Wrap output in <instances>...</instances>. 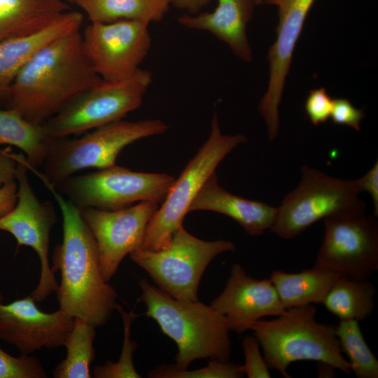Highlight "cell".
Instances as JSON below:
<instances>
[{"label":"cell","mask_w":378,"mask_h":378,"mask_svg":"<svg viewBox=\"0 0 378 378\" xmlns=\"http://www.w3.org/2000/svg\"><path fill=\"white\" fill-rule=\"evenodd\" d=\"M102 82L76 30L41 48L20 70L7 94V108L43 125L66 105Z\"/></svg>","instance_id":"obj_1"},{"label":"cell","mask_w":378,"mask_h":378,"mask_svg":"<svg viewBox=\"0 0 378 378\" xmlns=\"http://www.w3.org/2000/svg\"><path fill=\"white\" fill-rule=\"evenodd\" d=\"M39 178L52 193L62 216V241L55 248L51 267L61 273L56 290L59 309L95 328L104 326L115 309L118 294L102 275L95 239L80 209L46 178Z\"/></svg>","instance_id":"obj_2"},{"label":"cell","mask_w":378,"mask_h":378,"mask_svg":"<svg viewBox=\"0 0 378 378\" xmlns=\"http://www.w3.org/2000/svg\"><path fill=\"white\" fill-rule=\"evenodd\" d=\"M139 286L145 315L176 344V367L188 369L197 359L230 361V330L225 316L211 304L175 299L144 279Z\"/></svg>","instance_id":"obj_3"},{"label":"cell","mask_w":378,"mask_h":378,"mask_svg":"<svg viewBox=\"0 0 378 378\" xmlns=\"http://www.w3.org/2000/svg\"><path fill=\"white\" fill-rule=\"evenodd\" d=\"M316 316V309L309 304L286 309L274 319H260L248 325L270 370L290 378V364L312 360L330 365L348 375L351 373L342 355L336 326L319 323Z\"/></svg>","instance_id":"obj_4"},{"label":"cell","mask_w":378,"mask_h":378,"mask_svg":"<svg viewBox=\"0 0 378 378\" xmlns=\"http://www.w3.org/2000/svg\"><path fill=\"white\" fill-rule=\"evenodd\" d=\"M168 128L159 119H122L94 129L80 138L49 140L43 171L34 169L33 172L56 186L81 170L115 165L125 147L143 138L162 134Z\"/></svg>","instance_id":"obj_5"},{"label":"cell","mask_w":378,"mask_h":378,"mask_svg":"<svg viewBox=\"0 0 378 378\" xmlns=\"http://www.w3.org/2000/svg\"><path fill=\"white\" fill-rule=\"evenodd\" d=\"M245 142L246 138L241 134H223L214 112L208 139L175 179L150 220L139 249L155 251L168 246L174 233L183 226L184 217L206 181L234 148Z\"/></svg>","instance_id":"obj_6"},{"label":"cell","mask_w":378,"mask_h":378,"mask_svg":"<svg viewBox=\"0 0 378 378\" xmlns=\"http://www.w3.org/2000/svg\"><path fill=\"white\" fill-rule=\"evenodd\" d=\"M356 180L330 176L309 166L301 167V180L277 207L271 231L290 239L321 219L365 214Z\"/></svg>","instance_id":"obj_7"},{"label":"cell","mask_w":378,"mask_h":378,"mask_svg":"<svg viewBox=\"0 0 378 378\" xmlns=\"http://www.w3.org/2000/svg\"><path fill=\"white\" fill-rule=\"evenodd\" d=\"M235 251L232 241L203 240L182 226L164 248L137 249L130 255L160 289L175 299L196 301L202 276L210 262L220 254Z\"/></svg>","instance_id":"obj_8"},{"label":"cell","mask_w":378,"mask_h":378,"mask_svg":"<svg viewBox=\"0 0 378 378\" xmlns=\"http://www.w3.org/2000/svg\"><path fill=\"white\" fill-rule=\"evenodd\" d=\"M152 80L151 72L140 68L126 79L102 80L42 125L46 137L64 139L122 120L141 106Z\"/></svg>","instance_id":"obj_9"},{"label":"cell","mask_w":378,"mask_h":378,"mask_svg":"<svg viewBox=\"0 0 378 378\" xmlns=\"http://www.w3.org/2000/svg\"><path fill=\"white\" fill-rule=\"evenodd\" d=\"M175 178L167 174L144 173L118 166L73 175L56 189L80 209L117 210L136 202L162 203Z\"/></svg>","instance_id":"obj_10"},{"label":"cell","mask_w":378,"mask_h":378,"mask_svg":"<svg viewBox=\"0 0 378 378\" xmlns=\"http://www.w3.org/2000/svg\"><path fill=\"white\" fill-rule=\"evenodd\" d=\"M16 160L17 202L10 211L0 217V230L11 234L18 247H31L38 255L40 278L30 295L39 302L56 292L59 286L48 260L50 234L57 216L52 204L39 200L29 183L24 155L16 153Z\"/></svg>","instance_id":"obj_11"},{"label":"cell","mask_w":378,"mask_h":378,"mask_svg":"<svg viewBox=\"0 0 378 378\" xmlns=\"http://www.w3.org/2000/svg\"><path fill=\"white\" fill-rule=\"evenodd\" d=\"M314 267L370 279L378 270V222L365 214L325 218Z\"/></svg>","instance_id":"obj_12"},{"label":"cell","mask_w":378,"mask_h":378,"mask_svg":"<svg viewBox=\"0 0 378 378\" xmlns=\"http://www.w3.org/2000/svg\"><path fill=\"white\" fill-rule=\"evenodd\" d=\"M149 24L120 20L90 22L82 34L85 54L104 81L113 82L132 76L151 46Z\"/></svg>","instance_id":"obj_13"},{"label":"cell","mask_w":378,"mask_h":378,"mask_svg":"<svg viewBox=\"0 0 378 378\" xmlns=\"http://www.w3.org/2000/svg\"><path fill=\"white\" fill-rule=\"evenodd\" d=\"M159 203L140 202L117 210L92 207L80 209L81 215L97 244L99 266L105 281L108 282L125 257L142 244L148 224L158 210Z\"/></svg>","instance_id":"obj_14"},{"label":"cell","mask_w":378,"mask_h":378,"mask_svg":"<svg viewBox=\"0 0 378 378\" xmlns=\"http://www.w3.org/2000/svg\"><path fill=\"white\" fill-rule=\"evenodd\" d=\"M315 0H264L277 6L279 23L276 38L270 47L269 81L258 110L263 118L268 139L274 141L279 131V107L292 62L293 54L302 32L306 17Z\"/></svg>","instance_id":"obj_15"},{"label":"cell","mask_w":378,"mask_h":378,"mask_svg":"<svg viewBox=\"0 0 378 378\" xmlns=\"http://www.w3.org/2000/svg\"><path fill=\"white\" fill-rule=\"evenodd\" d=\"M0 293V340L15 346L20 354L30 355L42 348L64 346L74 318L59 309L52 313L41 311L35 300L27 296L4 304Z\"/></svg>","instance_id":"obj_16"},{"label":"cell","mask_w":378,"mask_h":378,"mask_svg":"<svg viewBox=\"0 0 378 378\" xmlns=\"http://www.w3.org/2000/svg\"><path fill=\"white\" fill-rule=\"evenodd\" d=\"M211 305L237 333L248 330L253 321L286 311L270 279H254L238 263L232 265L225 288Z\"/></svg>","instance_id":"obj_17"},{"label":"cell","mask_w":378,"mask_h":378,"mask_svg":"<svg viewBox=\"0 0 378 378\" xmlns=\"http://www.w3.org/2000/svg\"><path fill=\"white\" fill-rule=\"evenodd\" d=\"M211 12L183 15L178 18L182 26L210 32L225 42L240 59L251 62L253 52L246 28L255 0H217Z\"/></svg>","instance_id":"obj_18"},{"label":"cell","mask_w":378,"mask_h":378,"mask_svg":"<svg viewBox=\"0 0 378 378\" xmlns=\"http://www.w3.org/2000/svg\"><path fill=\"white\" fill-rule=\"evenodd\" d=\"M206 210L224 214L237 221L251 236H259L274 223L277 207L232 194L222 188L214 172L191 203L189 212Z\"/></svg>","instance_id":"obj_19"},{"label":"cell","mask_w":378,"mask_h":378,"mask_svg":"<svg viewBox=\"0 0 378 378\" xmlns=\"http://www.w3.org/2000/svg\"><path fill=\"white\" fill-rule=\"evenodd\" d=\"M83 15L66 11L41 31L0 43V97L6 98L15 78L26 62L41 48L67 33L80 30Z\"/></svg>","instance_id":"obj_20"},{"label":"cell","mask_w":378,"mask_h":378,"mask_svg":"<svg viewBox=\"0 0 378 378\" xmlns=\"http://www.w3.org/2000/svg\"><path fill=\"white\" fill-rule=\"evenodd\" d=\"M69 9L62 0H0V43L38 32Z\"/></svg>","instance_id":"obj_21"},{"label":"cell","mask_w":378,"mask_h":378,"mask_svg":"<svg viewBox=\"0 0 378 378\" xmlns=\"http://www.w3.org/2000/svg\"><path fill=\"white\" fill-rule=\"evenodd\" d=\"M340 275L312 267L298 273L274 270L270 277L286 309L322 303Z\"/></svg>","instance_id":"obj_22"},{"label":"cell","mask_w":378,"mask_h":378,"mask_svg":"<svg viewBox=\"0 0 378 378\" xmlns=\"http://www.w3.org/2000/svg\"><path fill=\"white\" fill-rule=\"evenodd\" d=\"M376 292L370 279L340 276L321 304L340 320L363 321L373 313Z\"/></svg>","instance_id":"obj_23"},{"label":"cell","mask_w":378,"mask_h":378,"mask_svg":"<svg viewBox=\"0 0 378 378\" xmlns=\"http://www.w3.org/2000/svg\"><path fill=\"white\" fill-rule=\"evenodd\" d=\"M90 22L135 20L148 24L162 20L172 0H71Z\"/></svg>","instance_id":"obj_24"},{"label":"cell","mask_w":378,"mask_h":378,"mask_svg":"<svg viewBox=\"0 0 378 378\" xmlns=\"http://www.w3.org/2000/svg\"><path fill=\"white\" fill-rule=\"evenodd\" d=\"M48 141L42 125L29 121L13 108H0V146L19 148L26 158L29 169L43 165Z\"/></svg>","instance_id":"obj_25"},{"label":"cell","mask_w":378,"mask_h":378,"mask_svg":"<svg viewBox=\"0 0 378 378\" xmlns=\"http://www.w3.org/2000/svg\"><path fill=\"white\" fill-rule=\"evenodd\" d=\"M95 327L87 321L74 318L73 328L64 346L66 358L53 369L55 378H90V365L95 358L94 341Z\"/></svg>","instance_id":"obj_26"},{"label":"cell","mask_w":378,"mask_h":378,"mask_svg":"<svg viewBox=\"0 0 378 378\" xmlns=\"http://www.w3.org/2000/svg\"><path fill=\"white\" fill-rule=\"evenodd\" d=\"M336 333L342 353L357 378H377L378 360L366 343L356 320H340Z\"/></svg>","instance_id":"obj_27"},{"label":"cell","mask_w":378,"mask_h":378,"mask_svg":"<svg viewBox=\"0 0 378 378\" xmlns=\"http://www.w3.org/2000/svg\"><path fill=\"white\" fill-rule=\"evenodd\" d=\"M115 309L122 316L123 323V344L120 357L116 362L106 360L104 364L97 365L93 369L92 377L94 378H140L133 361V356L138 344L130 338L131 327L134 319L139 316L132 309L125 312L117 304Z\"/></svg>","instance_id":"obj_28"},{"label":"cell","mask_w":378,"mask_h":378,"mask_svg":"<svg viewBox=\"0 0 378 378\" xmlns=\"http://www.w3.org/2000/svg\"><path fill=\"white\" fill-rule=\"evenodd\" d=\"M147 375L150 378H241L244 373L241 364L209 360L206 367L192 370L178 368L174 364H161Z\"/></svg>","instance_id":"obj_29"},{"label":"cell","mask_w":378,"mask_h":378,"mask_svg":"<svg viewBox=\"0 0 378 378\" xmlns=\"http://www.w3.org/2000/svg\"><path fill=\"white\" fill-rule=\"evenodd\" d=\"M46 371L34 356L14 357L0 348V378H45Z\"/></svg>","instance_id":"obj_30"},{"label":"cell","mask_w":378,"mask_h":378,"mask_svg":"<svg viewBox=\"0 0 378 378\" xmlns=\"http://www.w3.org/2000/svg\"><path fill=\"white\" fill-rule=\"evenodd\" d=\"M242 347L245 360L241 366L244 375L248 378H270V370L260 352V344L255 335L245 336Z\"/></svg>","instance_id":"obj_31"},{"label":"cell","mask_w":378,"mask_h":378,"mask_svg":"<svg viewBox=\"0 0 378 378\" xmlns=\"http://www.w3.org/2000/svg\"><path fill=\"white\" fill-rule=\"evenodd\" d=\"M332 100L323 88L312 90L305 101L306 113L314 125L326 122L330 117Z\"/></svg>","instance_id":"obj_32"},{"label":"cell","mask_w":378,"mask_h":378,"mask_svg":"<svg viewBox=\"0 0 378 378\" xmlns=\"http://www.w3.org/2000/svg\"><path fill=\"white\" fill-rule=\"evenodd\" d=\"M364 117L363 110L356 108L348 99L337 98L332 100L330 118L333 123L360 131V122Z\"/></svg>","instance_id":"obj_33"},{"label":"cell","mask_w":378,"mask_h":378,"mask_svg":"<svg viewBox=\"0 0 378 378\" xmlns=\"http://www.w3.org/2000/svg\"><path fill=\"white\" fill-rule=\"evenodd\" d=\"M360 192H368L374 204V214L378 216V162L362 177L356 179Z\"/></svg>","instance_id":"obj_34"},{"label":"cell","mask_w":378,"mask_h":378,"mask_svg":"<svg viewBox=\"0 0 378 378\" xmlns=\"http://www.w3.org/2000/svg\"><path fill=\"white\" fill-rule=\"evenodd\" d=\"M16 153L8 146L0 148V188L7 182L15 179Z\"/></svg>","instance_id":"obj_35"},{"label":"cell","mask_w":378,"mask_h":378,"mask_svg":"<svg viewBox=\"0 0 378 378\" xmlns=\"http://www.w3.org/2000/svg\"><path fill=\"white\" fill-rule=\"evenodd\" d=\"M11 180L0 188V217L10 211L17 202V183Z\"/></svg>","instance_id":"obj_36"},{"label":"cell","mask_w":378,"mask_h":378,"mask_svg":"<svg viewBox=\"0 0 378 378\" xmlns=\"http://www.w3.org/2000/svg\"><path fill=\"white\" fill-rule=\"evenodd\" d=\"M209 0H172L176 8L186 10L190 14H196L208 4Z\"/></svg>","instance_id":"obj_37"},{"label":"cell","mask_w":378,"mask_h":378,"mask_svg":"<svg viewBox=\"0 0 378 378\" xmlns=\"http://www.w3.org/2000/svg\"><path fill=\"white\" fill-rule=\"evenodd\" d=\"M335 370L333 366L327 363H319L317 372L319 377H332L335 375Z\"/></svg>","instance_id":"obj_38"},{"label":"cell","mask_w":378,"mask_h":378,"mask_svg":"<svg viewBox=\"0 0 378 378\" xmlns=\"http://www.w3.org/2000/svg\"><path fill=\"white\" fill-rule=\"evenodd\" d=\"M264 0H255V4L263 3Z\"/></svg>","instance_id":"obj_39"},{"label":"cell","mask_w":378,"mask_h":378,"mask_svg":"<svg viewBox=\"0 0 378 378\" xmlns=\"http://www.w3.org/2000/svg\"><path fill=\"white\" fill-rule=\"evenodd\" d=\"M69 1H71V0H69Z\"/></svg>","instance_id":"obj_40"}]
</instances>
